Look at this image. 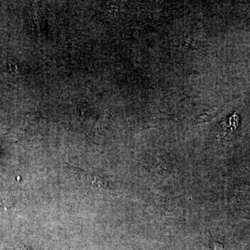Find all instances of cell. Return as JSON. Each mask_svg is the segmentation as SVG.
I'll use <instances>...</instances> for the list:
<instances>
[{
    "label": "cell",
    "instance_id": "obj_1",
    "mask_svg": "<svg viewBox=\"0 0 250 250\" xmlns=\"http://www.w3.org/2000/svg\"><path fill=\"white\" fill-rule=\"evenodd\" d=\"M213 250H224L223 244L215 241L213 243Z\"/></svg>",
    "mask_w": 250,
    "mask_h": 250
}]
</instances>
